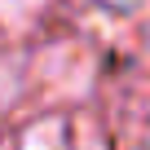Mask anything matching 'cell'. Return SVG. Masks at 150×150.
I'll return each instance as SVG.
<instances>
[{
    "mask_svg": "<svg viewBox=\"0 0 150 150\" xmlns=\"http://www.w3.org/2000/svg\"><path fill=\"white\" fill-rule=\"evenodd\" d=\"M35 5H40V0H0V13H5V18H27Z\"/></svg>",
    "mask_w": 150,
    "mask_h": 150,
    "instance_id": "obj_1",
    "label": "cell"
},
{
    "mask_svg": "<svg viewBox=\"0 0 150 150\" xmlns=\"http://www.w3.org/2000/svg\"><path fill=\"white\" fill-rule=\"evenodd\" d=\"M97 5H110V9H124V13H132V9H141V0H97Z\"/></svg>",
    "mask_w": 150,
    "mask_h": 150,
    "instance_id": "obj_2",
    "label": "cell"
}]
</instances>
